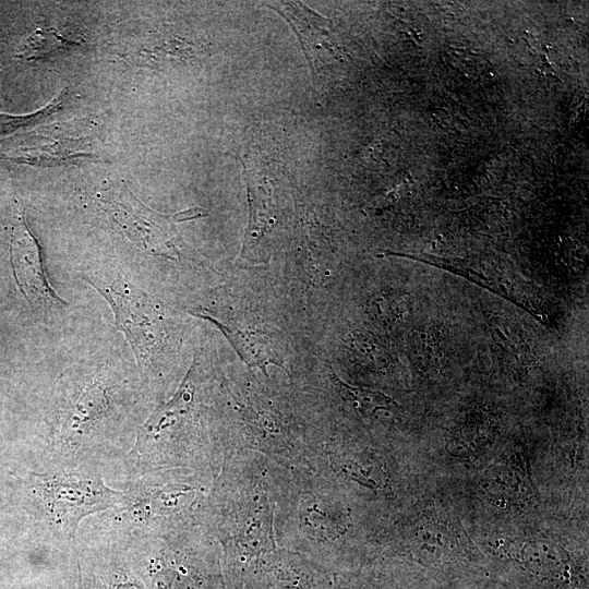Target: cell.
Wrapping results in <instances>:
<instances>
[{
  "label": "cell",
  "instance_id": "cell-1",
  "mask_svg": "<svg viewBox=\"0 0 589 589\" xmlns=\"http://www.w3.org/2000/svg\"><path fill=\"white\" fill-rule=\"evenodd\" d=\"M82 277L109 302L118 329L125 335L137 363L145 364L164 341L159 305L117 271L100 268L83 273Z\"/></svg>",
  "mask_w": 589,
  "mask_h": 589
},
{
  "label": "cell",
  "instance_id": "cell-2",
  "mask_svg": "<svg viewBox=\"0 0 589 589\" xmlns=\"http://www.w3.org/2000/svg\"><path fill=\"white\" fill-rule=\"evenodd\" d=\"M36 486L55 524L73 536L83 517L116 504L122 495L100 479L37 476Z\"/></svg>",
  "mask_w": 589,
  "mask_h": 589
},
{
  "label": "cell",
  "instance_id": "cell-3",
  "mask_svg": "<svg viewBox=\"0 0 589 589\" xmlns=\"http://www.w3.org/2000/svg\"><path fill=\"white\" fill-rule=\"evenodd\" d=\"M104 208L120 226L125 236L145 252L152 255L177 260L178 249L175 245L169 220L171 217L156 214L143 206L132 195H105L100 197Z\"/></svg>",
  "mask_w": 589,
  "mask_h": 589
},
{
  "label": "cell",
  "instance_id": "cell-4",
  "mask_svg": "<svg viewBox=\"0 0 589 589\" xmlns=\"http://www.w3.org/2000/svg\"><path fill=\"white\" fill-rule=\"evenodd\" d=\"M509 556L529 575L553 589H588L587 570L552 541H526Z\"/></svg>",
  "mask_w": 589,
  "mask_h": 589
},
{
  "label": "cell",
  "instance_id": "cell-5",
  "mask_svg": "<svg viewBox=\"0 0 589 589\" xmlns=\"http://www.w3.org/2000/svg\"><path fill=\"white\" fill-rule=\"evenodd\" d=\"M11 262L17 285L29 302L64 305L46 278L39 245L24 219L13 228Z\"/></svg>",
  "mask_w": 589,
  "mask_h": 589
},
{
  "label": "cell",
  "instance_id": "cell-6",
  "mask_svg": "<svg viewBox=\"0 0 589 589\" xmlns=\"http://www.w3.org/2000/svg\"><path fill=\"white\" fill-rule=\"evenodd\" d=\"M195 315L208 320L217 326L240 359L250 368L261 369L266 376L267 365L274 364L284 368V360L275 335L261 329L233 330L205 311H197Z\"/></svg>",
  "mask_w": 589,
  "mask_h": 589
},
{
  "label": "cell",
  "instance_id": "cell-7",
  "mask_svg": "<svg viewBox=\"0 0 589 589\" xmlns=\"http://www.w3.org/2000/svg\"><path fill=\"white\" fill-rule=\"evenodd\" d=\"M414 553L422 565H437L454 561L458 544L445 525L424 522L417 528Z\"/></svg>",
  "mask_w": 589,
  "mask_h": 589
},
{
  "label": "cell",
  "instance_id": "cell-8",
  "mask_svg": "<svg viewBox=\"0 0 589 589\" xmlns=\"http://www.w3.org/2000/svg\"><path fill=\"white\" fill-rule=\"evenodd\" d=\"M333 378L344 399L364 417H372L382 411L389 417H395L400 409L394 399L378 390L351 386L334 373Z\"/></svg>",
  "mask_w": 589,
  "mask_h": 589
},
{
  "label": "cell",
  "instance_id": "cell-9",
  "mask_svg": "<svg viewBox=\"0 0 589 589\" xmlns=\"http://www.w3.org/2000/svg\"><path fill=\"white\" fill-rule=\"evenodd\" d=\"M107 409V397L104 387L95 383L86 388L73 405L70 423L73 430H83L84 426L98 420Z\"/></svg>",
  "mask_w": 589,
  "mask_h": 589
},
{
  "label": "cell",
  "instance_id": "cell-10",
  "mask_svg": "<svg viewBox=\"0 0 589 589\" xmlns=\"http://www.w3.org/2000/svg\"><path fill=\"white\" fill-rule=\"evenodd\" d=\"M490 482L495 492L503 493L509 500L525 501L532 494L526 471L515 461L497 467Z\"/></svg>",
  "mask_w": 589,
  "mask_h": 589
},
{
  "label": "cell",
  "instance_id": "cell-11",
  "mask_svg": "<svg viewBox=\"0 0 589 589\" xmlns=\"http://www.w3.org/2000/svg\"><path fill=\"white\" fill-rule=\"evenodd\" d=\"M68 40L55 29H37L28 36L17 57L25 60H35L62 48Z\"/></svg>",
  "mask_w": 589,
  "mask_h": 589
},
{
  "label": "cell",
  "instance_id": "cell-12",
  "mask_svg": "<svg viewBox=\"0 0 589 589\" xmlns=\"http://www.w3.org/2000/svg\"><path fill=\"white\" fill-rule=\"evenodd\" d=\"M61 95L56 96L51 101L39 111L32 115L14 116L8 113H0V133H7L13 131L22 125L32 123L41 119L43 117L51 115L58 110L61 106Z\"/></svg>",
  "mask_w": 589,
  "mask_h": 589
},
{
  "label": "cell",
  "instance_id": "cell-13",
  "mask_svg": "<svg viewBox=\"0 0 589 589\" xmlns=\"http://www.w3.org/2000/svg\"><path fill=\"white\" fill-rule=\"evenodd\" d=\"M111 589H141L136 584L133 582H120L115 585Z\"/></svg>",
  "mask_w": 589,
  "mask_h": 589
}]
</instances>
